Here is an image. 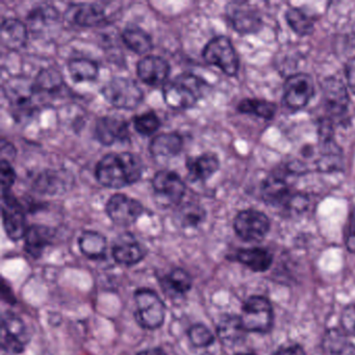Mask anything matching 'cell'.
Returning a JSON list of instances; mask_svg holds the SVG:
<instances>
[{
	"mask_svg": "<svg viewBox=\"0 0 355 355\" xmlns=\"http://www.w3.org/2000/svg\"><path fill=\"white\" fill-rule=\"evenodd\" d=\"M144 170L143 162L134 153H107L97 163L95 178L101 186L119 190L138 182Z\"/></svg>",
	"mask_w": 355,
	"mask_h": 355,
	"instance_id": "obj_1",
	"label": "cell"
},
{
	"mask_svg": "<svg viewBox=\"0 0 355 355\" xmlns=\"http://www.w3.org/2000/svg\"><path fill=\"white\" fill-rule=\"evenodd\" d=\"M207 83L192 73H182L163 88L164 101L176 111L190 110L207 91Z\"/></svg>",
	"mask_w": 355,
	"mask_h": 355,
	"instance_id": "obj_2",
	"label": "cell"
},
{
	"mask_svg": "<svg viewBox=\"0 0 355 355\" xmlns=\"http://www.w3.org/2000/svg\"><path fill=\"white\" fill-rule=\"evenodd\" d=\"M261 197L267 205L286 209L290 213H301L309 205V198L305 195L293 193L286 175L279 172L272 173L263 180Z\"/></svg>",
	"mask_w": 355,
	"mask_h": 355,
	"instance_id": "obj_3",
	"label": "cell"
},
{
	"mask_svg": "<svg viewBox=\"0 0 355 355\" xmlns=\"http://www.w3.org/2000/svg\"><path fill=\"white\" fill-rule=\"evenodd\" d=\"M105 101L116 109H137L144 99V93L136 80L123 76L111 78L101 89Z\"/></svg>",
	"mask_w": 355,
	"mask_h": 355,
	"instance_id": "obj_4",
	"label": "cell"
},
{
	"mask_svg": "<svg viewBox=\"0 0 355 355\" xmlns=\"http://www.w3.org/2000/svg\"><path fill=\"white\" fill-rule=\"evenodd\" d=\"M135 318L144 329H159L166 318V305L161 297L150 288H139L135 292Z\"/></svg>",
	"mask_w": 355,
	"mask_h": 355,
	"instance_id": "obj_5",
	"label": "cell"
},
{
	"mask_svg": "<svg viewBox=\"0 0 355 355\" xmlns=\"http://www.w3.org/2000/svg\"><path fill=\"white\" fill-rule=\"evenodd\" d=\"M202 57L207 64L219 68L230 78L238 74L240 67L238 53L227 37L218 36L211 39L203 49Z\"/></svg>",
	"mask_w": 355,
	"mask_h": 355,
	"instance_id": "obj_6",
	"label": "cell"
},
{
	"mask_svg": "<svg viewBox=\"0 0 355 355\" xmlns=\"http://www.w3.org/2000/svg\"><path fill=\"white\" fill-rule=\"evenodd\" d=\"M240 318L247 332H269L273 325L271 302L266 297H249L243 304Z\"/></svg>",
	"mask_w": 355,
	"mask_h": 355,
	"instance_id": "obj_7",
	"label": "cell"
},
{
	"mask_svg": "<svg viewBox=\"0 0 355 355\" xmlns=\"http://www.w3.org/2000/svg\"><path fill=\"white\" fill-rule=\"evenodd\" d=\"M155 198L164 207H176L186 195L187 186L182 178L171 170L157 172L151 180Z\"/></svg>",
	"mask_w": 355,
	"mask_h": 355,
	"instance_id": "obj_8",
	"label": "cell"
},
{
	"mask_svg": "<svg viewBox=\"0 0 355 355\" xmlns=\"http://www.w3.org/2000/svg\"><path fill=\"white\" fill-rule=\"evenodd\" d=\"M30 340L24 320L13 311H5L1 315V349L10 354H20Z\"/></svg>",
	"mask_w": 355,
	"mask_h": 355,
	"instance_id": "obj_9",
	"label": "cell"
},
{
	"mask_svg": "<svg viewBox=\"0 0 355 355\" xmlns=\"http://www.w3.org/2000/svg\"><path fill=\"white\" fill-rule=\"evenodd\" d=\"M321 88L323 93V107L327 114L326 118L332 122L344 120L348 113L350 99L342 80L330 76L323 80Z\"/></svg>",
	"mask_w": 355,
	"mask_h": 355,
	"instance_id": "obj_10",
	"label": "cell"
},
{
	"mask_svg": "<svg viewBox=\"0 0 355 355\" xmlns=\"http://www.w3.org/2000/svg\"><path fill=\"white\" fill-rule=\"evenodd\" d=\"M1 211L3 228L8 238L14 242L24 239L28 230L26 209L11 192L1 193Z\"/></svg>",
	"mask_w": 355,
	"mask_h": 355,
	"instance_id": "obj_11",
	"label": "cell"
},
{
	"mask_svg": "<svg viewBox=\"0 0 355 355\" xmlns=\"http://www.w3.org/2000/svg\"><path fill=\"white\" fill-rule=\"evenodd\" d=\"M105 213L116 225L128 227L136 223L142 217L144 207L137 199L117 193L112 195L107 200Z\"/></svg>",
	"mask_w": 355,
	"mask_h": 355,
	"instance_id": "obj_12",
	"label": "cell"
},
{
	"mask_svg": "<svg viewBox=\"0 0 355 355\" xmlns=\"http://www.w3.org/2000/svg\"><path fill=\"white\" fill-rule=\"evenodd\" d=\"M234 230L245 242H259L269 232L270 220L257 209H245L234 218Z\"/></svg>",
	"mask_w": 355,
	"mask_h": 355,
	"instance_id": "obj_13",
	"label": "cell"
},
{
	"mask_svg": "<svg viewBox=\"0 0 355 355\" xmlns=\"http://www.w3.org/2000/svg\"><path fill=\"white\" fill-rule=\"evenodd\" d=\"M313 94V80L309 74H293L284 83V103L291 111H299L306 107Z\"/></svg>",
	"mask_w": 355,
	"mask_h": 355,
	"instance_id": "obj_14",
	"label": "cell"
},
{
	"mask_svg": "<svg viewBox=\"0 0 355 355\" xmlns=\"http://www.w3.org/2000/svg\"><path fill=\"white\" fill-rule=\"evenodd\" d=\"M5 94L11 103L15 117H28L35 111L33 83H28V78H15L8 80Z\"/></svg>",
	"mask_w": 355,
	"mask_h": 355,
	"instance_id": "obj_15",
	"label": "cell"
},
{
	"mask_svg": "<svg viewBox=\"0 0 355 355\" xmlns=\"http://www.w3.org/2000/svg\"><path fill=\"white\" fill-rule=\"evenodd\" d=\"M226 17L236 32L241 35H250L259 32L263 26V19L259 12L248 3H228Z\"/></svg>",
	"mask_w": 355,
	"mask_h": 355,
	"instance_id": "obj_16",
	"label": "cell"
},
{
	"mask_svg": "<svg viewBox=\"0 0 355 355\" xmlns=\"http://www.w3.org/2000/svg\"><path fill=\"white\" fill-rule=\"evenodd\" d=\"M94 135L101 144L113 146L116 143H125L130 140V125L123 118L103 116L95 123Z\"/></svg>",
	"mask_w": 355,
	"mask_h": 355,
	"instance_id": "obj_17",
	"label": "cell"
},
{
	"mask_svg": "<svg viewBox=\"0 0 355 355\" xmlns=\"http://www.w3.org/2000/svg\"><path fill=\"white\" fill-rule=\"evenodd\" d=\"M65 17L71 24L84 28L101 26L109 22L105 8L96 3H70Z\"/></svg>",
	"mask_w": 355,
	"mask_h": 355,
	"instance_id": "obj_18",
	"label": "cell"
},
{
	"mask_svg": "<svg viewBox=\"0 0 355 355\" xmlns=\"http://www.w3.org/2000/svg\"><path fill=\"white\" fill-rule=\"evenodd\" d=\"M171 67L170 64L159 55H147L139 61L137 73L144 84L159 87L167 84Z\"/></svg>",
	"mask_w": 355,
	"mask_h": 355,
	"instance_id": "obj_19",
	"label": "cell"
},
{
	"mask_svg": "<svg viewBox=\"0 0 355 355\" xmlns=\"http://www.w3.org/2000/svg\"><path fill=\"white\" fill-rule=\"evenodd\" d=\"M73 184V178L68 171L47 169L40 172L33 182V189L43 195H59L67 192Z\"/></svg>",
	"mask_w": 355,
	"mask_h": 355,
	"instance_id": "obj_20",
	"label": "cell"
},
{
	"mask_svg": "<svg viewBox=\"0 0 355 355\" xmlns=\"http://www.w3.org/2000/svg\"><path fill=\"white\" fill-rule=\"evenodd\" d=\"M112 255L119 265L132 267L144 259L146 251L132 234L126 232L120 236L114 245Z\"/></svg>",
	"mask_w": 355,
	"mask_h": 355,
	"instance_id": "obj_21",
	"label": "cell"
},
{
	"mask_svg": "<svg viewBox=\"0 0 355 355\" xmlns=\"http://www.w3.org/2000/svg\"><path fill=\"white\" fill-rule=\"evenodd\" d=\"M55 238V230L46 225L35 224L30 226L24 236V250L33 259L42 257L45 249Z\"/></svg>",
	"mask_w": 355,
	"mask_h": 355,
	"instance_id": "obj_22",
	"label": "cell"
},
{
	"mask_svg": "<svg viewBox=\"0 0 355 355\" xmlns=\"http://www.w3.org/2000/svg\"><path fill=\"white\" fill-rule=\"evenodd\" d=\"M186 167L191 180L205 182L219 170L220 161L215 153H205L188 157Z\"/></svg>",
	"mask_w": 355,
	"mask_h": 355,
	"instance_id": "obj_23",
	"label": "cell"
},
{
	"mask_svg": "<svg viewBox=\"0 0 355 355\" xmlns=\"http://www.w3.org/2000/svg\"><path fill=\"white\" fill-rule=\"evenodd\" d=\"M184 139L178 132L155 136L149 144V153L157 159H171L182 153Z\"/></svg>",
	"mask_w": 355,
	"mask_h": 355,
	"instance_id": "obj_24",
	"label": "cell"
},
{
	"mask_svg": "<svg viewBox=\"0 0 355 355\" xmlns=\"http://www.w3.org/2000/svg\"><path fill=\"white\" fill-rule=\"evenodd\" d=\"M246 334L247 331L243 326L240 315H223L218 323L217 336L225 346L234 347L242 344Z\"/></svg>",
	"mask_w": 355,
	"mask_h": 355,
	"instance_id": "obj_25",
	"label": "cell"
},
{
	"mask_svg": "<svg viewBox=\"0 0 355 355\" xmlns=\"http://www.w3.org/2000/svg\"><path fill=\"white\" fill-rule=\"evenodd\" d=\"M1 43L9 51H20L28 42V28L24 22L15 18L5 19L1 24Z\"/></svg>",
	"mask_w": 355,
	"mask_h": 355,
	"instance_id": "obj_26",
	"label": "cell"
},
{
	"mask_svg": "<svg viewBox=\"0 0 355 355\" xmlns=\"http://www.w3.org/2000/svg\"><path fill=\"white\" fill-rule=\"evenodd\" d=\"M234 259L242 265L246 266L252 272H266L271 267L273 257L267 249L242 248L239 249L234 254Z\"/></svg>",
	"mask_w": 355,
	"mask_h": 355,
	"instance_id": "obj_27",
	"label": "cell"
},
{
	"mask_svg": "<svg viewBox=\"0 0 355 355\" xmlns=\"http://www.w3.org/2000/svg\"><path fill=\"white\" fill-rule=\"evenodd\" d=\"M321 346L326 355H355V345L343 330L336 328L326 330Z\"/></svg>",
	"mask_w": 355,
	"mask_h": 355,
	"instance_id": "obj_28",
	"label": "cell"
},
{
	"mask_svg": "<svg viewBox=\"0 0 355 355\" xmlns=\"http://www.w3.org/2000/svg\"><path fill=\"white\" fill-rule=\"evenodd\" d=\"M164 292L170 297L184 296L192 288V277L186 270L175 268L159 280Z\"/></svg>",
	"mask_w": 355,
	"mask_h": 355,
	"instance_id": "obj_29",
	"label": "cell"
},
{
	"mask_svg": "<svg viewBox=\"0 0 355 355\" xmlns=\"http://www.w3.org/2000/svg\"><path fill=\"white\" fill-rule=\"evenodd\" d=\"M121 38L128 49L137 55H146L153 49L150 35L136 24L126 26L122 32Z\"/></svg>",
	"mask_w": 355,
	"mask_h": 355,
	"instance_id": "obj_30",
	"label": "cell"
},
{
	"mask_svg": "<svg viewBox=\"0 0 355 355\" xmlns=\"http://www.w3.org/2000/svg\"><path fill=\"white\" fill-rule=\"evenodd\" d=\"M175 223L184 230H195L205 222L207 211L199 203L189 201L180 203L176 209Z\"/></svg>",
	"mask_w": 355,
	"mask_h": 355,
	"instance_id": "obj_31",
	"label": "cell"
},
{
	"mask_svg": "<svg viewBox=\"0 0 355 355\" xmlns=\"http://www.w3.org/2000/svg\"><path fill=\"white\" fill-rule=\"evenodd\" d=\"M63 86L64 80L61 72L53 67L41 70L33 82L35 96L58 94Z\"/></svg>",
	"mask_w": 355,
	"mask_h": 355,
	"instance_id": "obj_32",
	"label": "cell"
},
{
	"mask_svg": "<svg viewBox=\"0 0 355 355\" xmlns=\"http://www.w3.org/2000/svg\"><path fill=\"white\" fill-rule=\"evenodd\" d=\"M80 252L90 259H101L107 252V239L101 232L85 230L78 238Z\"/></svg>",
	"mask_w": 355,
	"mask_h": 355,
	"instance_id": "obj_33",
	"label": "cell"
},
{
	"mask_svg": "<svg viewBox=\"0 0 355 355\" xmlns=\"http://www.w3.org/2000/svg\"><path fill=\"white\" fill-rule=\"evenodd\" d=\"M68 72L74 83L93 82L98 78L99 66L93 60L73 58L67 63Z\"/></svg>",
	"mask_w": 355,
	"mask_h": 355,
	"instance_id": "obj_34",
	"label": "cell"
},
{
	"mask_svg": "<svg viewBox=\"0 0 355 355\" xmlns=\"http://www.w3.org/2000/svg\"><path fill=\"white\" fill-rule=\"evenodd\" d=\"M59 12L51 6H39L34 8L28 16L31 30L35 34H41L59 20Z\"/></svg>",
	"mask_w": 355,
	"mask_h": 355,
	"instance_id": "obj_35",
	"label": "cell"
},
{
	"mask_svg": "<svg viewBox=\"0 0 355 355\" xmlns=\"http://www.w3.org/2000/svg\"><path fill=\"white\" fill-rule=\"evenodd\" d=\"M276 109L277 107H276L275 103L257 98L244 99L239 103L238 107H236L240 113L254 115L266 120H271L274 117Z\"/></svg>",
	"mask_w": 355,
	"mask_h": 355,
	"instance_id": "obj_36",
	"label": "cell"
},
{
	"mask_svg": "<svg viewBox=\"0 0 355 355\" xmlns=\"http://www.w3.org/2000/svg\"><path fill=\"white\" fill-rule=\"evenodd\" d=\"M286 20L290 28L299 36H309L315 30L313 19L298 8H291L286 11Z\"/></svg>",
	"mask_w": 355,
	"mask_h": 355,
	"instance_id": "obj_37",
	"label": "cell"
},
{
	"mask_svg": "<svg viewBox=\"0 0 355 355\" xmlns=\"http://www.w3.org/2000/svg\"><path fill=\"white\" fill-rule=\"evenodd\" d=\"M132 123L136 132L144 137L153 136L161 128V120L153 111H147L135 116Z\"/></svg>",
	"mask_w": 355,
	"mask_h": 355,
	"instance_id": "obj_38",
	"label": "cell"
},
{
	"mask_svg": "<svg viewBox=\"0 0 355 355\" xmlns=\"http://www.w3.org/2000/svg\"><path fill=\"white\" fill-rule=\"evenodd\" d=\"M188 336L191 343L198 348H205L215 342V336L205 324L197 323L191 326Z\"/></svg>",
	"mask_w": 355,
	"mask_h": 355,
	"instance_id": "obj_39",
	"label": "cell"
},
{
	"mask_svg": "<svg viewBox=\"0 0 355 355\" xmlns=\"http://www.w3.org/2000/svg\"><path fill=\"white\" fill-rule=\"evenodd\" d=\"M0 173H1V193L11 192L12 187L16 182L15 170L12 167L11 162L1 159L0 162Z\"/></svg>",
	"mask_w": 355,
	"mask_h": 355,
	"instance_id": "obj_40",
	"label": "cell"
},
{
	"mask_svg": "<svg viewBox=\"0 0 355 355\" xmlns=\"http://www.w3.org/2000/svg\"><path fill=\"white\" fill-rule=\"evenodd\" d=\"M340 326L345 334L355 336V303H351L343 309Z\"/></svg>",
	"mask_w": 355,
	"mask_h": 355,
	"instance_id": "obj_41",
	"label": "cell"
},
{
	"mask_svg": "<svg viewBox=\"0 0 355 355\" xmlns=\"http://www.w3.org/2000/svg\"><path fill=\"white\" fill-rule=\"evenodd\" d=\"M345 245L349 252L355 253V209H353L345 234Z\"/></svg>",
	"mask_w": 355,
	"mask_h": 355,
	"instance_id": "obj_42",
	"label": "cell"
},
{
	"mask_svg": "<svg viewBox=\"0 0 355 355\" xmlns=\"http://www.w3.org/2000/svg\"><path fill=\"white\" fill-rule=\"evenodd\" d=\"M345 76L349 88L355 94V58H351L345 65Z\"/></svg>",
	"mask_w": 355,
	"mask_h": 355,
	"instance_id": "obj_43",
	"label": "cell"
},
{
	"mask_svg": "<svg viewBox=\"0 0 355 355\" xmlns=\"http://www.w3.org/2000/svg\"><path fill=\"white\" fill-rule=\"evenodd\" d=\"M16 148L9 141L3 139L1 140V159L10 162L16 157Z\"/></svg>",
	"mask_w": 355,
	"mask_h": 355,
	"instance_id": "obj_44",
	"label": "cell"
},
{
	"mask_svg": "<svg viewBox=\"0 0 355 355\" xmlns=\"http://www.w3.org/2000/svg\"><path fill=\"white\" fill-rule=\"evenodd\" d=\"M273 355H306L304 349L299 345L282 347L273 353Z\"/></svg>",
	"mask_w": 355,
	"mask_h": 355,
	"instance_id": "obj_45",
	"label": "cell"
},
{
	"mask_svg": "<svg viewBox=\"0 0 355 355\" xmlns=\"http://www.w3.org/2000/svg\"><path fill=\"white\" fill-rule=\"evenodd\" d=\"M137 355H168L165 351L159 347L155 348L145 349V350L140 351Z\"/></svg>",
	"mask_w": 355,
	"mask_h": 355,
	"instance_id": "obj_46",
	"label": "cell"
},
{
	"mask_svg": "<svg viewBox=\"0 0 355 355\" xmlns=\"http://www.w3.org/2000/svg\"><path fill=\"white\" fill-rule=\"evenodd\" d=\"M236 355H254L252 354V353H238V354Z\"/></svg>",
	"mask_w": 355,
	"mask_h": 355,
	"instance_id": "obj_47",
	"label": "cell"
}]
</instances>
